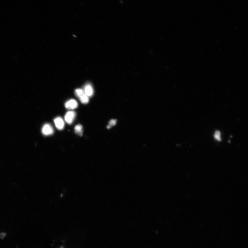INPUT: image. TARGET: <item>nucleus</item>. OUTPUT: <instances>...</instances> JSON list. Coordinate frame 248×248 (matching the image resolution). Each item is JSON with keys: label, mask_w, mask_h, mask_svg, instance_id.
Instances as JSON below:
<instances>
[{"label": "nucleus", "mask_w": 248, "mask_h": 248, "mask_svg": "<svg viewBox=\"0 0 248 248\" xmlns=\"http://www.w3.org/2000/svg\"><path fill=\"white\" fill-rule=\"evenodd\" d=\"M76 115V113L74 111H69L68 112L65 116V119L66 122L68 124H72L75 119Z\"/></svg>", "instance_id": "nucleus-1"}, {"label": "nucleus", "mask_w": 248, "mask_h": 248, "mask_svg": "<svg viewBox=\"0 0 248 248\" xmlns=\"http://www.w3.org/2000/svg\"><path fill=\"white\" fill-rule=\"evenodd\" d=\"M42 132L44 135H51L54 133L53 129L50 124H46L42 128Z\"/></svg>", "instance_id": "nucleus-2"}, {"label": "nucleus", "mask_w": 248, "mask_h": 248, "mask_svg": "<svg viewBox=\"0 0 248 248\" xmlns=\"http://www.w3.org/2000/svg\"><path fill=\"white\" fill-rule=\"evenodd\" d=\"M78 104L75 100L71 99L66 102L65 107L69 110H73L78 107Z\"/></svg>", "instance_id": "nucleus-3"}, {"label": "nucleus", "mask_w": 248, "mask_h": 248, "mask_svg": "<svg viewBox=\"0 0 248 248\" xmlns=\"http://www.w3.org/2000/svg\"><path fill=\"white\" fill-rule=\"evenodd\" d=\"M54 122L55 126L59 130H62L64 129L65 126V123L62 119L60 117H58L54 120Z\"/></svg>", "instance_id": "nucleus-4"}, {"label": "nucleus", "mask_w": 248, "mask_h": 248, "mask_svg": "<svg viewBox=\"0 0 248 248\" xmlns=\"http://www.w3.org/2000/svg\"><path fill=\"white\" fill-rule=\"evenodd\" d=\"M83 91L84 94L88 97L92 96L94 94V90L90 84H87L84 88Z\"/></svg>", "instance_id": "nucleus-5"}, {"label": "nucleus", "mask_w": 248, "mask_h": 248, "mask_svg": "<svg viewBox=\"0 0 248 248\" xmlns=\"http://www.w3.org/2000/svg\"><path fill=\"white\" fill-rule=\"evenodd\" d=\"M75 133L78 135L81 136L83 134V127L80 124H79L75 126Z\"/></svg>", "instance_id": "nucleus-6"}, {"label": "nucleus", "mask_w": 248, "mask_h": 248, "mask_svg": "<svg viewBox=\"0 0 248 248\" xmlns=\"http://www.w3.org/2000/svg\"><path fill=\"white\" fill-rule=\"evenodd\" d=\"M82 103L84 104H88L89 102V97L85 94H84L79 98Z\"/></svg>", "instance_id": "nucleus-7"}, {"label": "nucleus", "mask_w": 248, "mask_h": 248, "mask_svg": "<svg viewBox=\"0 0 248 248\" xmlns=\"http://www.w3.org/2000/svg\"><path fill=\"white\" fill-rule=\"evenodd\" d=\"M84 92L82 89H77L75 90V94L77 97L79 98L83 94H84Z\"/></svg>", "instance_id": "nucleus-8"}, {"label": "nucleus", "mask_w": 248, "mask_h": 248, "mask_svg": "<svg viewBox=\"0 0 248 248\" xmlns=\"http://www.w3.org/2000/svg\"><path fill=\"white\" fill-rule=\"evenodd\" d=\"M117 120L115 119H112L111 120L109 123V125L107 126V128L109 129L112 127V126H115L117 123Z\"/></svg>", "instance_id": "nucleus-9"}, {"label": "nucleus", "mask_w": 248, "mask_h": 248, "mask_svg": "<svg viewBox=\"0 0 248 248\" xmlns=\"http://www.w3.org/2000/svg\"><path fill=\"white\" fill-rule=\"evenodd\" d=\"M214 138L216 140L220 141L221 140V133L220 131H216L214 134Z\"/></svg>", "instance_id": "nucleus-10"}, {"label": "nucleus", "mask_w": 248, "mask_h": 248, "mask_svg": "<svg viewBox=\"0 0 248 248\" xmlns=\"http://www.w3.org/2000/svg\"><path fill=\"white\" fill-rule=\"evenodd\" d=\"M6 236V234L5 232H2L0 233V239H3Z\"/></svg>", "instance_id": "nucleus-11"}]
</instances>
